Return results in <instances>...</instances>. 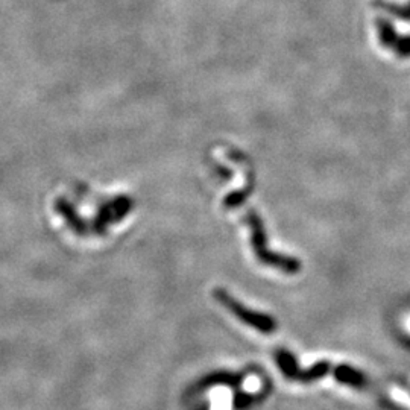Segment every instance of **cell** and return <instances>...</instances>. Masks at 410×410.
I'll list each match as a JSON object with an SVG mask.
<instances>
[{"mask_svg":"<svg viewBox=\"0 0 410 410\" xmlns=\"http://www.w3.org/2000/svg\"><path fill=\"white\" fill-rule=\"evenodd\" d=\"M246 222L251 226V237H252V248L254 252L257 255V259L266 265L275 266V268H281L284 269V272L289 274H295L301 268V263L295 260L294 257H284V255H278L275 252H270L266 246V234L265 228H263V224L260 221V217L257 213L254 211H250L246 215Z\"/></svg>","mask_w":410,"mask_h":410,"instance_id":"1","label":"cell"},{"mask_svg":"<svg viewBox=\"0 0 410 410\" xmlns=\"http://www.w3.org/2000/svg\"><path fill=\"white\" fill-rule=\"evenodd\" d=\"M215 296H216L217 301H221L226 307V309L236 314V316L240 321L246 322L248 325L257 328V330H260L261 333H272L275 330L277 324H275L272 318L266 316V314H263V313H257V312L245 309L244 305L239 304L236 299L231 298L228 294H226L225 290L216 289L215 290Z\"/></svg>","mask_w":410,"mask_h":410,"instance_id":"2","label":"cell"},{"mask_svg":"<svg viewBox=\"0 0 410 410\" xmlns=\"http://www.w3.org/2000/svg\"><path fill=\"white\" fill-rule=\"evenodd\" d=\"M389 395H391V398L393 401H397V402H400V404H402L404 407L410 409V397H409V395L404 391L400 389V387L392 386L391 391H389Z\"/></svg>","mask_w":410,"mask_h":410,"instance_id":"3","label":"cell"}]
</instances>
